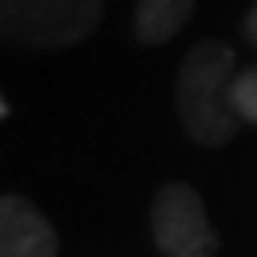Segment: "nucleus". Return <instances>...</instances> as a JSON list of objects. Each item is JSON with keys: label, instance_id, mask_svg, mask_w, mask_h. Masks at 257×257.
<instances>
[{"label": "nucleus", "instance_id": "obj_1", "mask_svg": "<svg viewBox=\"0 0 257 257\" xmlns=\"http://www.w3.org/2000/svg\"><path fill=\"white\" fill-rule=\"evenodd\" d=\"M234 47L224 40H197L177 70V117L200 147H224L234 141L240 120L230 107L234 84Z\"/></svg>", "mask_w": 257, "mask_h": 257}, {"label": "nucleus", "instance_id": "obj_2", "mask_svg": "<svg viewBox=\"0 0 257 257\" xmlns=\"http://www.w3.org/2000/svg\"><path fill=\"white\" fill-rule=\"evenodd\" d=\"M107 0H0V44L17 50H67L97 34Z\"/></svg>", "mask_w": 257, "mask_h": 257}, {"label": "nucleus", "instance_id": "obj_3", "mask_svg": "<svg viewBox=\"0 0 257 257\" xmlns=\"http://www.w3.org/2000/svg\"><path fill=\"white\" fill-rule=\"evenodd\" d=\"M151 234L164 257H214L220 247L200 194L184 181L164 184L154 194Z\"/></svg>", "mask_w": 257, "mask_h": 257}, {"label": "nucleus", "instance_id": "obj_4", "mask_svg": "<svg viewBox=\"0 0 257 257\" xmlns=\"http://www.w3.org/2000/svg\"><path fill=\"white\" fill-rule=\"evenodd\" d=\"M57 230L24 194H0V257H57Z\"/></svg>", "mask_w": 257, "mask_h": 257}, {"label": "nucleus", "instance_id": "obj_5", "mask_svg": "<svg viewBox=\"0 0 257 257\" xmlns=\"http://www.w3.org/2000/svg\"><path fill=\"white\" fill-rule=\"evenodd\" d=\"M197 0H137L134 7V40L141 47H164L194 17Z\"/></svg>", "mask_w": 257, "mask_h": 257}, {"label": "nucleus", "instance_id": "obj_6", "mask_svg": "<svg viewBox=\"0 0 257 257\" xmlns=\"http://www.w3.org/2000/svg\"><path fill=\"white\" fill-rule=\"evenodd\" d=\"M230 107H234L240 124L257 127V67L240 70L234 77V84H230Z\"/></svg>", "mask_w": 257, "mask_h": 257}, {"label": "nucleus", "instance_id": "obj_7", "mask_svg": "<svg viewBox=\"0 0 257 257\" xmlns=\"http://www.w3.org/2000/svg\"><path fill=\"white\" fill-rule=\"evenodd\" d=\"M244 34H247V40H250V44H257V4L250 7L247 20H244Z\"/></svg>", "mask_w": 257, "mask_h": 257}, {"label": "nucleus", "instance_id": "obj_8", "mask_svg": "<svg viewBox=\"0 0 257 257\" xmlns=\"http://www.w3.org/2000/svg\"><path fill=\"white\" fill-rule=\"evenodd\" d=\"M7 117V104H4V97H0V120Z\"/></svg>", "mask_w": 257, "mask_h": 257}]
</instances>
